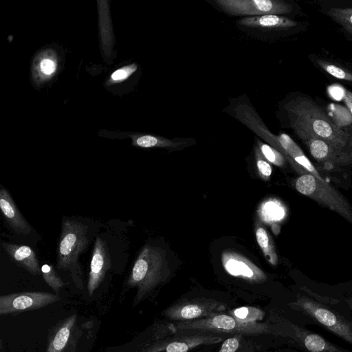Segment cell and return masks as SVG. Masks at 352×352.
I'll return each mask as SVG.
<instances>
[{"label": "cell", "mask_w": 352, "mask_h": 352, "mask_svg": "<svg viewBox=\"0 0 352 352\" xmlns=\"http://www.w3.org/2000/svg\"><path fill=\"white\" fill-rule=\"evenodd\" d=\"M0 208L10 228L19 234H28L31 226L19 210L11 195L2 186L0 189Z\"/></svg>", "instance_id": "4fadbf2b"}, {"label": "cell", "mask_w": 352, "mask_h": 352, "mask_svg": "<svg viewBox=\"0 0 352 352\" xmlns=\"http://www.w3.org/2000/svg\"><path fill=\"white\" fill-rule=\"evenodd\" d=\"M249 311H250V310L248 308L241 307V308L236 309L234 311V314L235 316L237 317L238 318L241 319V320H245L248 317Z\"/></svg>", "instance_id": "4dcf8cb0"}, {"label": "cell", "mask_w": 352, "mask_h": 352, "mask_svg": "<svg viewBox=\"0 0 352 352\" xmlns=\"http://www.w3.org/2000/svg\"><path fill=\"white\" fill-rule=\"evenodd\" d=\"M342 98L348 109L352 114V92L349 90H344Z\"/></svg>", "instance_id": "f546056e"}, {"label": "cell", "mask_w": 352, "mask_h": 352, "mask_svg": "<svg viewBox=\"0 0 352 352\" xmlns=\"http://www.w3.org/2000/svg\"><path fill=\"white\" fill-rule=\"evenodd\" d=\"M223 265L227 272L233 276H239L256 280L262 278V272L250 261L236 254H227L223 256Z\"/></svg>", "instance_id": "9a60e30c"}, {"label": "cell", "mask_w": 352, "mask_h": 352, "mask_svg": "<svg viewBox=\"0 0 352 352\" xmlns=\"http://www.w3.org/2000/svg\"><path fill=\"white\" fill-rule=\"evenodd\" d=\"M136 69L137 67L135 65L119 69L112 74L111 78L114 80H122L130 76Z\"/></svg>", "instance_id": "484cf974"}, {"label": "cell", "mask_w": 352, "mask_h": 352, "mask_svg": "<svg viewBox=\"0 0 352 352\" xmlns=\"http://www.w3.org/2000/svg\"><path fill=\"white\" fill-rule=\"evenodd\" d=\"M177 142H174L166 139L158 138L153 135H142L135 140L136 145L142 148H151L155 146H174Z\"/></svg>", "instance_id": "cb8c5ba5"}, {"label": "cell", "mask_w": 352, "mask_h": 352, "mask_svg": "<svg viewBox=\"0 0 352 352\" xmlns=\"http://www.w3.org/2000/svg\"><path fill=\"white\" fill-rule=\"evenodd\" d=\"M41 69L44 74L49 75L54 72L56 65L52 60L45 59L41 63Z\"/></svg>", "instance_id": "f1b7e54d"}, {"label": "cell", "mask_w": 352, "mask_h": 352, "mask_svg": "<svg viewBox=\"0 0 352 352\" xmlns=\"http://www.w3.org/2000/svg\"><path fill=\"white\" fill-rule=\"evenodd\" d=\"M287 108L292 116V124L308 129L338 148L347 149L350 133L335 123L312 100L300 97L291 102Z\"/></svg>", "instance_id": "7a4b0ae2"}, {"label": "cell", "mask_w": 352, "mask_h": 352, "mask_svg": "<svg viewBox=\"0 0 352 352\" xmlns=\"http://www.w3.org/2000/svg\"><path fill=\"white\" fill-rule=\"evenodd\" d=\"M344 302L346 305L351 313L352 314V296L344 298Z\"/></svg>", "instance_id": "1f68e13d"}, {"label": "cell", "mask_w": 352, "mask_h": 352, "mask_svg": "<svg viewBox=\"0 0 352 352\" xmlns=\"http://www.w3.org/2000/svg\"><path fill=\"white\" fill-rule=\"evenodd\" d=\"M239 345V342L236 338L227 339L223 343L219 352H235Z\"/></svg>", "instance_id": "83f0119b"}, {"label": "cell", "mask_w": 352, "mask_h": 352, "mask_svg": "<svg viewBox=\"0 0 352 352\" xmlns=\"http://www.w3.org/2000/svg\"><path fill=\"white\" fill-rule=\"evenodd\" d=\"M326 14L352 34V8L332 7L326 11Z\"/></svg>", "instance_id": "d6986e66"}, {"label": "cell", "mask_w": 352, "mask_h": 352, "mask_svg": "<svg viewBox=\"0 0 352 352\" xmlns=\"http://www.w3.org/2000/svg\"><path fill=\"white\" fill-rule=\"evenodd\" d=\"M316 64L329 75L338 80L352 82V72L322 59H318Z\"/></svg>", "instance_id": "44dd1931"}, {"label": "cell", "mask_w": 352, "mask_h": 352, "mask_svg": "<svg viewBox=\"0 0 352 352\" xmlns=\"http://www.w3.org/2000/svg\"><path fill=\"white\" fill-rule=\"evenodd\" d=\"M201 342L197 340L173 342L166 346V352H188L190 346H194Z\"/></svg>", "instance_id": "d4e9b609"}, {"label": "cell", "mask_w": 352, "mask_h": 352, "mask_svg": "<svg viewBox=\"0 0 352 352\" xmlns=\"http://www.w3.org/2000/svg\"><path fill=\"white\" fill-rule=\"evenodd\" d=\"M1 245L5 252L17 265L32 275L41 273V267H40L37 256L30 247L3 241Z\"/></svg>", "instance_id": "5bb4252c"}, {"label": "cell", "mask_w": 352, "mask_h": 352, "mask_svg": "<svg viewBox=\"0 0 352 352\" xmlns=\"http://www.w3.org/2000/svg\"><path fill=\"white\" fill-rule=\"evenodd\" d=\"M239 324L231 316L221 314L213 316L211 318L204 320H198L192 322L180 324L178 327L180 329H206L217 331H230L237 328Z\"/></svg>", "instance_id": "e0dca14e"}, {"label": "cell", "mask_w": 352, "mask_h": 352, "mask_svg": "<svg viewBox=\"0 0 352 352\" xmlns=\"http://www.w3.org/2000/svg\"><path fill=\"white\" fill-rule=\"evenodd\" d=\"M257 243L263 252L267 261L273 265L277 263V254L268 232L263 228L259 227L256 231Z\"/></svg>", "instance_id": "ac0fdd59"}, {"label": "cell", "mask_w": 352, "mask_h": 352, "mask_svg": "<svg viewBox=\"0 0 352 352\" xmlns=\"http://www.w3.org/2000/svg\"><path fill=\"white\" fill-rule=\"evenodd\" d=\"M237 23L243 26L264 29H286L295 27L297 22L289 18L275 14L245 17Z\"/></svg>", "instance_id": "2e32d148"}, {"label": "cell", "mask_w": 352, "mask_h": 352, "mask_svg": "<svg viewBox=\"0 0 352 352\" xmlns=\"http://www.w3.org/2000/svg\"><path fill=\"white\" fill-rule=\"evenodd\" d=\"M287 326L291 331L292 340L305 352H352L298 324L288 322Z\"/></svg>", "instance_id": "30bf717a"}, {"label": "cell", "mask_w": 352, "mask_h": 352, "mask_svg": "<svg viewBox=\"0 0 352 352\" xmlns=\"http://www.w3.org/2000/svg\"><path fill=\"white\" fill-rule=\"evenodd\" d=\"M111 267V256L105 240L97 236L92 251L87 282V291L91 296L102 283Z\"/></svg>", "instance_id": "8fae6325"}, {"label": "cell", "mask_w": 352, "mask_h": 352, "mask_svg": "<svg viewBox=\"0 0 352 352\" xmlns=\"http://www.w3.org/2000/svg\"><path fill=\"white\" fill-rule=\"evenodd\" d=\"M41 274L45 283L54 290L56 294L58 295L60 289L65 285V283L54 267L48 264L43 265L41 266Z\"/></svg>", "instance_id": "7402d4cb"}, {"label": "cell", "mask_w": 352, "mask_h": 352, "mask_svg": "<svg viewBox=\"0 0 352 352\" xmlns=\"http://www.w3.org/2000/svg\"><path fill=\"white\" fill-rule=\"evenodd\" d=\"M88 226L74 219L63 218L58 239L56 267L69 272L78 289H83L84 274L79 258L89 245Z\"/></svg>", "instance_id": "3957f363"}, {"label": "cell", "mask_w": 352, "mask_h": 352, "mask_svg": "<svg viewBox=\"0 0 352 352\" xmlns=\"http://www.w3.org/2000/svg\"><path fill=\"white\" fill-rule=\"evenodd\" d=\"M77 315L60 320L49 331L45 352H69L77 342Z\"/></svg>", "instance_id": "9c48e42d"}, {"label": "cell", "mask_w": 352, "mask_h": 352, "mask_svg": "<svg viewBox=\"0 0 352 352\" xmlns=\"http://www.w3.org/2000/svg\"><path fill=\"white\" fill-rule=\"evenodd\" d=\"M347 150L349 151V153L352 155V132L350 133L349 141V144H348Z\"/></svg>", "instance_id": "d6a6232c"}, {"label": "cell", "mask_w": 352, "mask_h": 352, "mask_svg": "<svg viewBox=\"0 0 352 352\" xmlns=\"http://www.w3.org/2000/svg\"><path fill=\"white\" fill-rule=\"evenodd\" d=\"M162 258L159 251L146 245L136 258L126 285L136 288L135 302H138L153 289L162 279Z\"/></svg>", "instance_id": "5b68a950"}, {"label": "cell", "mask_w": 352, "mask_h": 352, "mask_svg": "<svg viewBox=\"0 0 352 352\" xmlns=\"http://www.w3.org/2000/svg\"><path fill=\"white\" fill-rule=\"evenodd\" d=\"M206 311V308L204 305L197 304H188L173 309L172 311H169L168 315L174 319H195L202 316Z\"/></svg>", "instance_id": "ffe728a7"}, {"label": "cell", "mask_w": 352, "mask_h": 352, "mask_svg": "<svg viewBox=\"0 0 352 352\" xmlns=\"http://www.w3.org/2000/svg\"><path fill=\"white\" fill-rule=\"evenodd\" d=\"M256 166L260 175L265 179H268L272 171L269 162L262 157H258L256 161Z\"/></svg>", "instance_id": "4316f807"}, {"label": "cell", "mask_w": 352, "mask_h": 352, "mask_svg": "<svg viewBox=\"0 0 352 352\" xmlns=\"http://www.w3.org/2000/svg\"><path fill=\"white\" fill-rule=\"evenodd\" d=\"M258 145L262 154L268 162L280 167L285 164V157L274 147L262 142H259Z\"/></svg>", "instance_id": "603a6c76"}, {"label": "cell", "mask_w": 352, "mask_h": 352, "mask_svg": "<svg viewBox=\"0 0 352 352\" xmlns=\"http://www.w3.org/2000/svg\"><path fill=\"white\" fill-rule=\"evenodd\" d=\"M296 135L307 147L309 153L318 162L329 167L346 166L352 163V155L347 149L336 147L316 137L308 129L292 124Z\"/></svg>", "instance_id": "8992f818"}, {"label": "cell", "mask_w": 352, "mask_h": 352, "mask_svg": "<svg viewBox=\"0 0 352 352\" xmlns=\"http://www.w3.org/2000/svg\"><path fill=\"white\" fill-rule=\"evenodd\" d=\"M226 13L232 16H259L289 14L292 6L279 0H215Z\"/></svg>", "instance_id": "52a82bcc"}, {"label": "cell", "mask_w": 352, "mask_h": 352, "mask_svg": "<svg viewBox=\"0 0 352 352\" xmlns=\"http://www.w3.org/2000/svg\"><path fill=\"white\" fill-rule=\"evenodd\" d=\"M276 138L288 157L287 162L297 173L300 175L309 173L323 179L314 164L289 135L283 133L276 136Z\"/></svg>", "instance_id": "7c38bea8"}, {"label": "cell", "mask_w": 352, "mask_h": 352, "mask_svg": "<svg viewBox=\"0 0 352 352\" xmlns=\"http://www.w3.org/2000/svg\"><path fill=\"white\" fill-rule=\"evenodd\" d=\"M294 187L299 193L336 212L352 224V206L325 179L309 173L300 175L295 180Z\"/></svg>", "instance_id": "277c9868"}, {"label": "cell", "mask_w": 352, "mask_h": 352, "mask_svg": "<svg viewBox=\"0 0 352 352\" xmlns=\"http://www.w3.org/2000/svg\"><path fill=\"white\" fill-rule=\"evenodd\" d=\"M60 300L59 295L45 292H23L0 296V315L36 310Z\"/></svg>", "instance_id": "ba28073f"}, {"label": "cell", "mask_w": 352, "mask_h": 352, "mask_svg": "<svg viewBox=\"0 0 352 352\" xmlns=\"http://www.w3.org/2000/svg\"><path fill=\"white\" fill-rule=\"evenodd\" d=\"M305 294H298L290 307L301 314L309 322L318 325L352 345V314L340 300L323 297L304 289Z\"/></svg>", "instance_id": "6da1fadb"}]
</instances>
